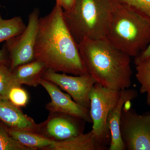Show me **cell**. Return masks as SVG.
<instances>
[{
    "label": "cell",
    "instance_id": "7402d4cb",
    "mask_svg": "<svg viewBox=\"0 0 150 150\" xmlns=\"http://www.w3.org/2000/svg\"><path fill=\"white\" fill-rule=\"evenodd\" d=\"M56 4L58 5L63 9L64 11L71 10L74 6L77 0H55Z\"/></svg>",
    "mask_w": 150,
    "mask_h": 150
},
{
    "label": "cell",
    "instance_id": "3957f363",
    "mask_svg": "<svg viewBox=\"0 0 150 150\" xmlns=\"http://www.w3.org/2000/svg\"><path fill=\"white\" fill-rule=\"evenodd\" d=\"M105 38L116 48L136 57L150 43V21L115 0Z\"/></svg>",
    "mask_w": 150,
    "mask_h": 150
},
{
    "label": "cell",
    "instance_id": "2e32d148",
    "mask_svg": "<svg viewBox=\"0 0 150 150\" xmlns=\"http://www.w3.org/2000/svg\"><path fill=\"white\" fill-rule=\"evenodd\" d=\"M26 27L21 17L4 19L0 12V43L21 34Z\"/></svg>",
    "mask_w": 150,
    "mask_h": 150
},
{
    "label": "cell",
    "instance_id": "ffe728a7",
    "mask_svg": "<svg viewBox=\"0 0 150 150\" xmlns=\"http://www.w3.org/2000/svg\"><path fill=\"white\" fill-rule=\"evenodd\" d=\"M8 99L15 105L19 107H23L28 102V94L21 86H15L9 92Z\"/></svg>",
    "mask_w": 150,
    "mask_h": 150
},
{
    "label": "cell",
    "instance_id": "8fae6325",
    "mask_svg": "<svg viewBox=\"0 0 150 150\" xmlns=\"http://www.w3.org/2000/svg\"><path fill=\"white\" fill-rule=\"evenodd\" d=\"M138 95L137 91L133 89H125L120 91L119 100L110 110L108 117V126L111 135V141L108 150H126L120 132L122 110L125 103L136 99Z\"/></svg>",
    "mask_w": 150,
    "mask_h": 150
},
{
    "label": "cell",
    "instance_id": "5b68a950",
    "mask_svg": "<svg viewBox=\"0 0 150 150\" xmlns=\"http://www.w3.org/2000/svg\"><path fill=\"white\" fill-rule=\"evenodd\" d=\"M120 91L106 88L96 83L89 94V112L93 123L91 131L97 139L108 149L111 135L108 126V117L119 100Z\"/></svg>",
    "mask_w": 150,
    "mask_h": 150
},
{
    "label": "cell",
    "instance_id": "d4e9b609",
    "mask_svg": "<svg viewBox=\"0 0 150 150\" xmlns=\"http://www.w3.org/2000/svg\"><path fill=\"white\" fill-rule=\"evenodd\" d=\"M0 7H1V4H0Z\"/></svg>",
    "mask_w": 150,
    "mask_h": 150
},
{
    "label": "cell",
    "instance_id": "ac0fdd59",
    "mask_svg": "<svg viewBox=\"0 0 150 150\" xmlns=\"http://www.w3.org/2000/svg\"><path fill=\"white\" fill-rule=\"evenodd\" d=\"M15 86H21L16 82L12 70L7 64H0V100H9V92Z\"/></svg>",
    "mask_w": 150,
    "mask_h": 150
},
{
    "label": "cell",
    "instance_id": "603a6c76",
    "mask_svg": "<svg viewBox=\"0 0 150 150\" xmlns=\"http://www.w3.org/2000/svg\"><path fill=\"white\" fill-rule=\"evenodd\" d=\"M149 57H150V42L146 48H145L144 50L141 52L139 55L135 57L134 62H135V65L138 64L140 62Z\"/></svg>",
    "mask_w": 150,
    "mask_h": 150
},
{
    "label": "cell",
    "instance_id": "5bb4252c",
    "mask_svg": "<svg viewBox=\"0 0 150 150\" xmlns=\"http://www.w3.org/2000/svg\"><path fill=\"white\" fill-rule=\"evenodd\" d=\"M46 69L43 63L34 60L12 70L14 79L18 85L25 84L35 87L39 85L38 81L42 78Z\"/></svg>",
    "mask_w": 150,
    "mask_h": 150
},
{
    "label": "cell",
    "instance_id": "ba28073f",
    "mask_svg": "<svg viewBox=\"0 0 150 150\" xmlns=\"http://www.w3.org/2000/svg\"><path fill=\"white\" fill-rule=\"evenodd\" d=\"M86 122L71 114L49 112L47 120L38 124L36 133L54 142H61L83 134Z\"/></svg>",
    "mask_w": 150,
    "mask_h": 150
},
{
    "label": "cell",
    "instance_id": "cb8c5ba5",
    "mask_svg": "<svg viewBox=\"0 0 150 150\" xmlns=\"http://www.w3.org/2000/svg\"><path fill=\"white\" fill-rule=\"evenodd\" d=\"M8 62L10 63L8 53L6 48L4 46L3 48L0 49V64H7Z\"/></svg>",
    "mask_w": 150,
    "mask_h": 150
},
{
    "label": "cell",
    "instance_id": "9c48e42d",
    "mask_svg": "<svg viewBox=\"0 0 150 150\" xmlns=\"http://www.w3.org/2000/svg\"><path fill=\"white\" fill-rule=\"evenodd\" d=\"M42 78L50 81L67 92L74 101L89 110V94L93 86L96 83L94 79L89 74L79 76H69L67 74L47 69Z\"/></svg>",
    "mask_w": 150,
    "mask_h": 150
},
{
    "label": "cell",
    "instance_id": "6da1fadb",
    "mask_svg": "<svg viewBox=\"0 0 150 150\" xmlns=\"http://www.w3.org/2000/svg\"><path fill=\"white\" fill-rule=\"evenodd\" d=\"M63 9L56 4L50 13L40 17L34 48L35 60L47 69L74 76L88 74L79 46L64 21Z\"/></svg>",
    "mask_w": 150,
    "mask_h": 150
},
{
    "label": "cell",
    "instance_id": "8992f818",
    "mask_svg": "<svg viewBox=\"0 0 150 150\" xmlns=\"http://www.w3.org/2000/svg\"><path fill=\"white\" fill-rule=\"evenodd\" d=\"M121 137L127 150H150V110L142 114L125 103L120 122Z\"/></svg>",
    "mask_w": 150,
    "mask_h": 150
},
{
    "label": "cell",
    "instance_id": "d6986e66",
    "mask_svg": "<svg viewBox=\"0 0 150 150\" xmlns=\"http://www.w3.org/2000/svg\"><path fill=\"white\" fill-rule=\"evenodd\" d=\"M0 150H33L13 139L8 132V127L0 122Z\"/></svg>",
    "mask_w": 150,
    "mask_h": 150
},
{
    "label": "cell",
    "instance_id": "7a4b0ae2",
    "mask_svg": "<svg viewBox=\"0 0 150 150\" xmlns=\"http://www.w3.org/2000/svg\"><path fill=\"white\" fill-rule=\"evenodd\" d=\"M78 45L86 69L96 83L118 91L130 88L132 75L131 56L105 38H86Z\"/></svg>",
    "mask_w": 150,
    "mask_h": 150
},
{
    "label": "cell",
    "instance_id": "9a60e30c",
    "mask_svg": "<svg viewBox=\"0 0 150 150\" xmlns=\"http://www.w3.org/2000/svg\"><path fill=\"white\" fill-rule=\"evenodd\" d=\"M8 132L11 137L15 140L33 150H44L55 142L38 133L31 131L11 129L8 127Z\"/></svg>",
    "mask_w": 150,
    "mask_h": 150
},
{
    "label": "cell",
    "instance_id": "44dd1931",
    "mask_svg": "<svg viewBox=\"0 0 150 150\" xmlns=\"http://www.w3.org/2000/svg\"><path fill=\"white\" fill-rule=\"evenodd\" d=\"M150 21V0H117Z\"/></svg>",
    "mask_w": 150,
    "mask_h": 150
},
{
    "label": "cell",
    "instance_id": "e0dca14e",
    "mask_svg": "<svg viewBox=\"0 0 150 150\" xmlns=\"http://www.w3.org/2000/svg\"><path fill=\"white\" fill-rule=\"evenodd\" d=\"M136 78L141 84L140 92L146 93L147 104L150 106V57L136 65Z\"/></svg>",
    "mask_w": 150,
    "mask_h": 150
},
{
    "label": "cell",
    "instance_id": "52a82bcc",
    "mask_svg": "<svg viewBox=\"0 0 150 150\" xmlns=\"http://www.w3.org/2000/svg\"><path fill=\"white\" fill-rule=\"evenodd\" d=\"M40 18V11L35 8L29 14L28 23L21 34L6 41L11 70L35 60L34 48Z\"/></svg>",
    "mask_w": 150,
    "mask_h": 150
},
{
    "label": "cell",
    "instance_id": "4fadbf2b",
    "mask_svg": "<svg viewBox=\"0 0 150 150\" xmlns=\"http://www.w3.org/2000/svg\"><path fill=\"white\" fill-rule=\"evenodd\" d=\"M101 144L92 131L68 139L55 142L44 150H108Z\"/></svg>",
    "mask_w": 150,
    "mask_h": 150
},
{
    "label": "cell",
    "instance_id": "7c38bea8",
    "mask_svg": "<svg viewBox=\"0 0 150 150\" xmlns=\"http://www.w3.org/2000/svg\"><path fill=\"white\" fill-rule=\"evenodd\" d=\"M0 121L11 129L37 132L38 124L9 100H0Z\"/></svg>",
    "mask_w": 150,
    "mask_h": 150
},
{
    "label": "cell",
    "instance_id": "277c9868",
    "mask_svg": "<svg viewBox=\"0 0 150 150\" xmlns=\"http://www.w3.org/2000/svg\"><path fill=\"white\" fill-rule=\"evenodd\" d=\"M115 0H77L71 10L63 11L65 23L78 44L84 39L105 38Z\"/></svg>",
    "mask_w": 150,
    "mask_h": 150
},
{
    "label": "cell",
    "instance_id": "30bf717a",
    "mask_svg": "<svg viewBox=\"0 0 150 150\" xmlns=\"http://www.w3.org/2000/svg\"><path fill=\"white\" fill-rule=\"evenodd\" d=\"M39 84L46 89L51 98L46 105L49 112H63L82 118L87 122L92 123L89 110L81 106L72 99L68 94L61 91L58 86L50 81L40 78Z\"/></svg>",
    "mask_w": 150,
    "mask_h": 150
}]
</instances>
